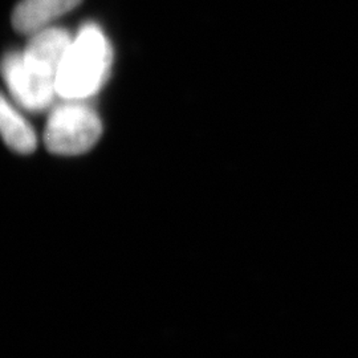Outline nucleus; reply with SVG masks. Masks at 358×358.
Segmentation results:
<instances>
[{"mask_svg": "<svg viewBox=\"0 0 358 358\" xmlns=\"http://www.w3.org/2000/svg\"><path fill=\"white\" fill-rule=\"evenodd\" d=\"M1 69L7 88L20 106L31 112H41L51 106L57 94L56 84L28 69L22 52L7 53Z\"/></svg>", "mask_w": 358, "mask_h": 358, "instance_id": "nucleus-3", "label": "nucleus"}, {"mask_svg": "<svg viewBox=\"0 0 358 358\" xmlns=\"http://www.w3.org/2000/svg\"><path fill=\"white\" fill-rule=\"evenodd\" d=\"M80 3L81 0H22L13 11V28L20 34L34 35Z\"/></svg>", "mask_w": 358, "mask_h": 358, "instance_id": "nucleus-5", "label": "nucleus"}, {"mask_svg": "<svg viewBox=\"0 0 358 358\" xmlns=\"http://www.w3.org/2000/svg\"><path fill=\"white\" fill-rule=\"evenodd\" d=\"M103 133L97 113L80 100H66L52 109L44 141L51 153L78 155L87 153Z\"/></svg>", "mask_w": 358, "mask_h": 358, "instance_id": "nucleus-2", "label": "nucleus"}, {"mask_svg": "<svg viewBox=\"0 0 358 358\" xmlns=\"http://www.w3.org/2000/svg\"><path fill=\"white\" fill-rule=\"evenodd\" d=\"M113 52L103 29L94 23L81 27L60 66L56 90L64 100L88 99L106 81Z\"/></svg>", "mask_w": 358, "mask_h": 358, "instance_id": "nucleus-1", "label": "nucleus"}, {"mask_svg": "<svg viewBox=\"0 0 358 358\" xmlns=\"http://www.w3.org/2000/svg\"><path fill=\"white\" fill-rule=\"evenodd\" d=\"M1 134L6 143L17 153H34L36 149V134L23 115H20L6 97L1 99Z\"/></svg>", "mask_w": 358, "mask_h": 358, "instance_id": "nucleus-6", "label": "nucleus"}, {"mask_svg": "<svg viewBox=\"0 0 358 358\" xmlns=\"http://www.w3.org/2000/svg\"><path fill=\"white\" fill-rule=\"evenodd\" d=\"M73 38L63 28H45L32 35L22 52L24 64L38 76L56 84L60 66Z\"/></svg>", "mask_w": 358, "mask_h": 358, "instance_id": "nucleus-4", "label": "nucleus"}]
</instances>
